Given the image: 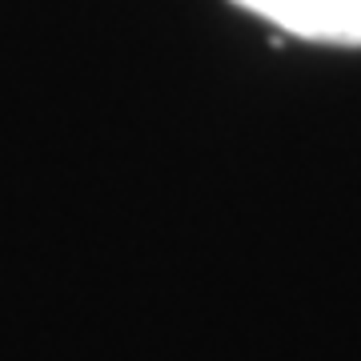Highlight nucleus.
Here are the masks:
<instances>
[{
  "instance_id": "1",
  "label": "nucleus",
  "mask_w": 361,
  "mask_h": 361,
  "mask_svg": "<svg viewBox=\"0 0 361 361\" xmlns=\"http://www.w3.org/2000/svg\"><path fill=\"white\" fill-rule=\"evenodd\" d=\"M297 40L361 49V0H233Z\"/></svg>"
}]
</instances>
